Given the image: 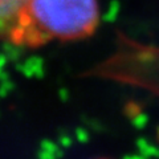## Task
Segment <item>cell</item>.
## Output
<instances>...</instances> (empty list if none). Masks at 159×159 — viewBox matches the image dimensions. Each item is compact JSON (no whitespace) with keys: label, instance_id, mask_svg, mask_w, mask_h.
<instances>
[{"label":"cell","instance_id":"cell-1","mask_svg":"<svg viewBox=\"0 0 159 159\" xmlns=\"http://www.w3.org/2000/svg\"><path fill=\"white\" fill-rule=\"evenodd\" d=\"M101 20L98 0H27L7 43L40 48L90 37Z\"/></svg>","mask_w":159,"mask_h":159},{"label":"cell","instance_id":"cell-2","mask_svg":"<svg viewBox=\"0 0 159 159\" xmlns=\"http://www.w3.org/2000/svg\"><path fill=\"white\" fill-rule=\"evenodd\" d=\"M102 73L119 81L146 86L159 94V47L121 41Z\"/></svg>","mask_w":159,"mask_h":159},{"label":"cell","instance_id":"cell-3","mask_svg":"<svg viewBox=\"0 0 159 159\" xmlns=\"http://www.w3.org/2000/svg\"><path fill=\"white\" fill-rule=\"evenodd\" d=\"M27 0H0V40L7 41Z\"/></svg>","mask_w":159,"mask_h":159}]
</instances>
